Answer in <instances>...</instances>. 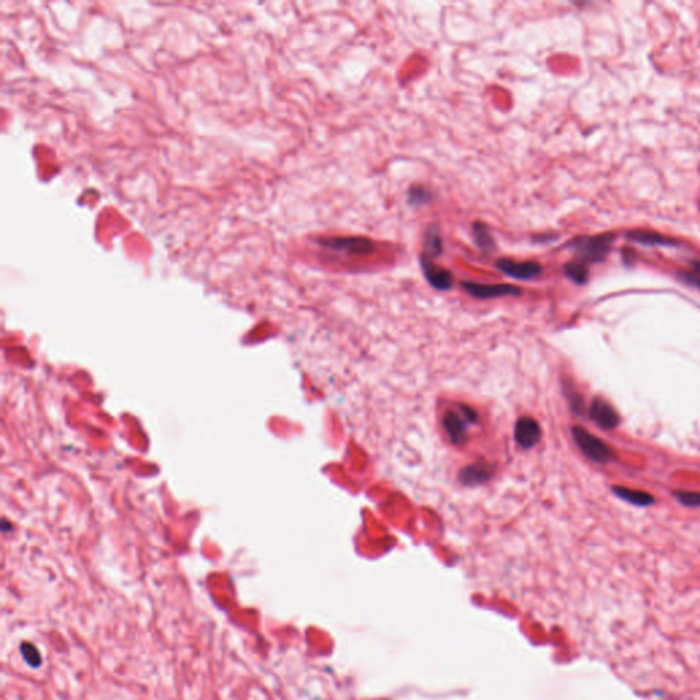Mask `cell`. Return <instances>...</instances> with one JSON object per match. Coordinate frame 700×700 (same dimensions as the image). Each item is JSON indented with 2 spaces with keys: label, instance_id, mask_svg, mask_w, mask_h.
Returning <instances> with one entry per match:
<instances>
[{
  "label": "cell",
  "instance_id": "cell-1",
  "mask_svg": "<svg viewBox=\"0 0 700 700\" xmlns=\"http://www.w3.org/2000/svg\"><path fill=\"white\" fill-rule=\"evenodd\" d=\"M612 234L583 235L573 238L567 247L577 256L576 260L590 265L605 260L612 248Z\"/></svg>",
  "mask_w": 700,
  "mask_h": 700
},
{
  "label": "cell",
  "instance_id": "cell-2",
  "mask_svg": "<svg viewBox=\"0 0 700 700\" xmlns=\"http://www.w3.org/2000/svg\"><path fill=\"white\" fill-rule=\"evenodd\" d=\"M572 437L580 451L592 462L605 465L615 458L614 450L605 440L592 435L580 426H574L572 428Z\"/></svg>",
  "mask_w": 700,
  "mask_h": 700
},
{
  "label": "cell",
  "instance_id": "cell-3",
  "mask_svg": "<svg viewBox=\"0 0 700 700\" xmlns=\"http://www.w3.org/2000/svg\"><path fill=\"white\" fill-rule=\"evenodd\" d=\"M316 242L326 249L342 252V253H349V255H354V256H367V255H372L376 251V245L371 238L358 237V235L326 237V238H319Z\"/></svg>",
  "mask_w": 700,
  "mask_h": 700
},
{
  "label": "cell",
  "instance_id": "cell-4",
  "mask_svg": "<svg viewBox=\"0 0 700 700\" xmlns=\"http://www.w3.org/2000/svg\"><path fill=\"white\" fill-rule=\"evenodd\" d=\"M461 288L474 299L491 300L501 297H519L523 292L520 288L509 283H479L472 281L461 282Z\"/></svg>",
  "mask_w": 700,
  "mask_h": 700
},
{
  "label": "cell",
  "instance_id": "cell-5",
  "mask_svg": "<svg viewBox=\"0 0 700 700\" xmlns=\"http://www.w3.org/2000/svg\"><path fill=\"white\" fill-rule=\"evenodd\" d=\"M495 267L503 272L506 276L519 279V281H531L542 275L543 267L538 262H516L509 258H502L495 262Z\"/></svg>",
  "mask_w": 700,
  "mask_h": 700
},
{
  "label": "cell",
  "instance_id": "cell-6",
  "mask_svg": "<svg viewBox=\"0 0 700 700\" xmlns=\"http://www.w3.org/2000/svg\"><path fill=\"white\" fill-rule=\"evenodd\" d=\"M420 268L427 282L437 290L446 292L453 288V274L444 267H440L426 255H420Z\"/></svg>",
  "mask_w": 700,
  "mask_h": 700
},
{
  "label": "cell",
  "instance_id": "cell-7",
  "mask_svg": "<svg viewBox=\"0 0 700 700\" xmlns=\"http://www.w3.org/2000/svg\"><path fill=\"white\" fill-rule=\"evenodd\" d=\"M442 424H443V428H444L447 437L450 438L451 443L462 444L465 442L467 435H468V428L471 424L460 413L458 409L457 410L447 409L442 417Z\"/></svg>",
  "mask_w": 700,
  "mask_h": 700
},
{
  "label": "cell",
  "instance_id": "cell-8",
  "mask_svg": "<svg viewBox=\"0 0 700 700\" xmlns=\"http://www.w3.org/2000/svg\"><path fill=\"white\" fill-rule=\"evenodd\" d=\"M590 417L603 430H612L619 424V415L603 398H595L590 406Z\"/></svg>",
  "mask_w": 700,
  "mask_h": 700
},
{
  "label": "cell",
  "instance_id": "cell-9",
  "mask_svg": "<svg viewBox=\"0 0 700 700\" xmlns=\"http://www.w3.org/2000/svg\"><path fill=\"white\" fill-rule=\"evenodd\" d=\"M494 475H495V468L491 464H488L485 461H479V462L471 464L468 467H464L458 472V481L464 485L474 487V485H479L485 481H491L494 478Z\"/></svg>",
  "mask_w": 700,
  "mask_h": 700
},
{
  "label": "cell",
  "instance_id": "cell-10",
  "mask_svg": "<svg viewBox=\"0 0 700 700\" xmlns=\"http://www.w3.org/2000/svg\"><path fill=\"white\" fill-rule=\"evenodd\" d=\"M542 438L539 423L532 417H520L515 426V439L523 449L533 447Z\"/></svg>",
  "mask_w": 700,
  "mask_h": 700
},
{
  "label": "cell",
  "instance_id": "cell-11",
  "mask_svg": "<svg viewBox=\"0 0 700 700\" xmlns=\"http://www.w3.org/2000/svg\"><path fill=\"white\" fill-rule=\"evenodd\" d=\"M423 255L435 260L443 255V240L440 228L435 223H431L423 235Z\"/></svg>",
  "mask_w": 700,
  "mask_h": 700
},
{
  "label": "cell",
  "instance_id": "cell-12",
  "mask_svg": "<svg viewBox=\"0 0 700 700\" xmlns=\"http://www.w3.org/2000/svg\"><path fill=\"white\" fill-rule=\"evenodd\" d=\"M612 492L622 501H626L636 506H650L656 502L651 494L640 490H632L626 487H612Z\"/></svg>",
  "mask_w": 700,
  "mask_h": 700
},
{
  "label": "cell",
  "instance_id": "cell-13",
  "mask_svg": "<svg viewBox=\"0 0 700 700\" xmlns=\"http://www.w3.org/2000/svg\"><path fill=\"white\" fill-rule=\"evenodd\" d=\"M628 237L638 244L642 245H653V247H674L677 242L674 240H670L667 237H663L654 231H631L628 233Z\"/></svg>",
  "mask_w": 700,
  "mask_h": 700
},
{
  "label": "cell",
  "instance_id": "cell-14",
  "mask_svg": "<svg viewBox=\"0 0 700 700\" xmlns=\"http://www.w3.org/2000/svg\"><path fill=\"white\" fill-rule=\"evenodd\" d=\"M472 235L475 244L483 252H491L495 249V240L490 231V227L481 220L472 223Z\"/></svg>",
  "mask_w": 700,
  "mask_h": 700
},
{
  "label": "cell",
  "instance_id": "cell-15",
  "mask_svg": "<svg viewBox=\"0 0 700 700\" xmlns=\"http://www.w3.org/2000/svg\"><path fill=\"white\" fill-rule=\"evenodd\" d=\"M434 193L426 186L413 185L408 190V203L412 207H423L433 201Z\"/></svg>",
  "mask_w": 700,
  "mask_h": 700
},
{
  "label": "cell",
  "instance_id": "cell-16",
  "mask_svg": "<svg viewBox=\"0 0 700 700\" xmlns=\"http://www.w3.org/2000/svg\"><path fill=\"white\" fill-rule=\"evenodd\" d=\"M564 274L572 282H574L577 285H584L588 281L590 271H588L587 264L578 262V260H573V262H569L568 264L564 265Z\"/></svg>",
  "mask_w": 700,
  "mask_h": 700
},
{
  "label": "cell",
  "instance_id": "cell-17",
  "mask_svg": "<svg viewBox=\"0 0 700 700\" xmlns=\"http://www.w3.org/2000/svg\"><path fill=\"white\" fill-rule=\"evenodd\" d=\"M21 654L24 656V659L33 667H38L40 666L42 663V656L39 653V650L31 644V643H22L21 644Z\"/></svg>",
  "mask_w": 700,
  "mask_h": 700
},
{
  "label": "cell",
  "instance_id": "cell-18",
  "mask_svg": "<svg viewBox=\"0 0 700 700\" xmlns=\"http://www.w3.org/2000/svg\"><path fill=\"white\" fill-rule=\"evenodd\" d=\"M677 501L683 503L684 506L690 508H699L700 506V492H692V491H677L674 492Z\"/></svg>",
  "mask_w": 700,
  "mask_h": 700
},
{
  "label": "cell",
  "instance_id": "cell-19",
  "mask_svg": "<svg viewBox=\"0 0 700 700\" xmlns=\"http://www.w3.org/2000/svg\"><path fill=\"white\" fill-rule=\"evenodd\" d=\"M565 393H567L569 403H570V406H572L573 412H574V413H577V415H583V410H584V402H583L581 395L576 393L572 388H568V386H565Z\"/></svg>",
  "mask_w": 700,
  "mask_h": 700
},
{
  "label": "cell",
  "instance_id": "cell-20",
  "mask_svg": "<svg viewBox=\"0 0 700 700\" xmlns=\"http://www.w3.org/2000/svg\"><path fill=\"white\" fill-rule=\"evenodd\" d=\"M681 278L687 283H691L692 286H697L698 289H700V262H692L691 271L681 272Z\"/></svg>",
  "mask_w": 700,
  "mask_h": 700
},
{
  "label": "cell",
  "instance_id": "cell-21",
  "mask_svg": "<svg viewBox=\"0 0 700 700\" xmlns=\"http://www.w3.org/2000/svg\"><path fill=\"white\" fill-rule=\"evenodd\" d=\"M457 409L460 410V413L467 419V422L472 426V424H476L478 420H479V416H478V412L475 409H472L471 406L468 405H464V403H460L457 406Z\"/></svg>",
  "mask_w": 700,
  "mask_h": 700
}]
</instances>
